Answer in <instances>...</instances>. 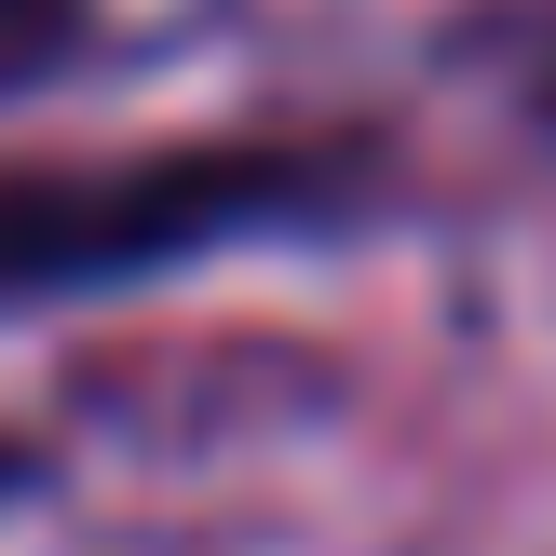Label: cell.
<instances>
[{"mask_svg": "<svg viewBox=\"0 0 556 556\" xmlns=\"http://www.w3.org/2000/svg\"><path fill=\"white\" fill-rule=\"evenodd\" d=\"M367 163L326 136H190V150H68L0 163V313L54 299H123L163 271L244 258V244L353 231Z\"/></svg>", "mask_w": 556, "mask_h": 556, "instance_id": "1", "label": "cell"}, {"mask_svg": "<svg viewBox=\"0 0 556 556\" xmlns=\"http://www.w3.org/2000/svg\"><path fill=\"white\" fill-rule=\"evenodd\" d=\"M68 54H81V0H0V96L54 81Z\"/></svg>", "mask_w": 556, "mask_h": 556, "instance_id": "2", "label": "cell"}, {"mask_svg": "<svg viewBox=\"0 0 556 556\" xmlns=\"http://www.w3.org/2000/svg\"><path fill=\"white\" fill-rule=\"evenodd\" d=\"M27 489H41V448H27V434H0V516H14Z\"/></svg>", "mask_w": 556, "mask_h": 556, "instance_id": "3", "label": "cell"}]
</instances>
